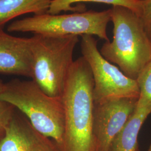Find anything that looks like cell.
<instances>
[{
	"mask_svg": "<svg viewBox=\"0 0 151 151\" xmlns=\"http://www.w3.org/2000/svg\"><path fill=\"white\" fill-rule=\"evenodd\" d=\"M93 90L91 70L82 56L71 65L62 96L65 114L62 151H94Z\"/></svg>",
	"mask_w": 151,
	"mask_h": 151,
	"instance_id": "obj_1",
	"label": "cell"
},
{
	"mask_svg": "<svg viewBox=\"0 0 151 151\" xmlns=\"http://www.w3.org/2000/svg\"><path fill=\"white\" fill-rule=\"evenodd\" d=\"M110 10L113 40L103 44L100 52L125 75L137 80L151 62V38L134 12L119 6H112Z\"/></svg>",
	"mask_w": 151,
	"mask_h": 151,
	"instance_id": "obj_2",
	"label": "cell"
},
{
	"mask_svg": "<svg viewBox=\"0 0 151 151\" xmlns=\"http://www.w3.org/2000/svg\"><path fill=\"white\" fill-rule=\"evenodd\" d=\"M0 99L19 110L36 129L54 140L62 151L65 114L62 96H49L32 80L15 79L4 83Z\"/></svg>",
	"mask_w": 151,
	"mask_h": 151,
	"instance_id": "obj_3",
	"label": "cell"
},
{
	"mask_svg": "<svg viewBox=\"0 0 151 151\" xmlns=\"http://www.w3.org/2000/svg\"><path fill=\"white\" fill-rule=\"evenodd\" d=\"M32 78L47 95L62 96L78 36L34 34L31 37Z\"/></svg>",
	"mask_w": 151,
	"mask_h": 151,
	"instance_id": "obj_4",
	"label": "cell"
},
{
	"mask_svg": "<svg viewBox=\"0 0 151 151\" xmlns=\"http://www.w3.org/2000/svg\"><path fill=\"white\" fill-rule=\"evenodd\" d=\"M110 21V9L62 15L45 13L12 22L7 30L9 32H32L53 37L88 35L107 42L109 41L107 27Z\"/></svg>",
	"mask_w": 151,
	"mask_h": 151,
	"instance_id": "obj_5",
	"label": "cell"
},
{
	"mask_svg": "<svg viewBox=\"0 0 151 151\" xmlns=\"http://www.w3.org/2000/svg\"><path fill=\"white\" fill-rule=\"evenodd\" d=\"M80 45L82 57L91 70L94 103L114 98H139L137 80L125 75L119 67L103 57L97 48V40L93 36H81Z\"/></svg>",
	"mask_w": 151,
	"mask_h": 151,
	"instance_id": "obj_6",
	"label": "cell"
},
{
	"mask_svg": "<svg viewBox=\"0 0 151 151\" xmlns=\"http://www.w3.org/2000/svg\"><path fill=\"white\" fill-rule=\"evenodd\" d=\"M138 99L114 98L94 103L92 123L94 151H109L114 138L134 112Z\"/></svg>",
	"mask_w": 151,
	"mask_h": 151,
	"instance_id": "obj_7",
	"label": "cell"
},
{
	"mask_svg": "<svg viewBox=\"0 0 151 151\" xmlns=\"http://www.w3.org/2000/svg\"><path fill=\"white\" fill-rule=\"evenodd\" d=\"M0 151H62L54 140L36 129L15 110L0 140Z\"/></svg>",
	"mask_w": 151,
	"mask_h": 151,
	"instance_id": "obj_8",
	"label": "cell"
},
{
	"mask_svg": "<svg viewBox=\"0 0 151 151\" xmlns=\"http://www.w3.org/2000/svg\"><path fill=\"white\" fill-rule=\"evenodd\" d=\"M0 27V73L32 77L31 38L17 37Z\"/></svg>",
	"mask_w": 151,
	"mask_h": 151,
	"instance_id": "obj_9",
	"label": "cell"
},
{
	"mask_svg": "<svg viewBox=\"0 0 151 151\" xmlns=\"http://www.w3.org/2000/svg\"><path fill=\"white\" fill-rule=\"evenodd\" d=\"M151 114V105L138 99L134 112L114 138L109 151H140L138 135L142 125Z\"/></svg>",
	"mask_w": 151,
	"mask_h": 151,
	"instance_id": "obj_10",
	"label": "cell"
},
{
	"mask_svg": "<svg viewBox=\"0 0 151 151\" xmlns=\"http://www.w3.org/2000/svg\"><path fill=\"white\" fill-rule=\"evenodd\" d=\"M52 0H0V27L27 14L48 13Z\"/></svg>",
	"mask_w": 151,
	"mask_h": 151,
	"instance_id": "obj_11",
	"label": "cell"
},
{
	"mask_svg": "<svg viewBox=\"0 0 151 151\" xmlns=\"http://www.w3.org/2000/svg\"><path fill=\"white\" fill-rule=\"evenodd\" d=\"M82 2H95L127 7L140 16L142 3L140 0H52L48 13L52 15L60 14L62 11L80 12L85 11V6L80 5Z\"/></svg>",
	"mask_w": 151,
	"mask_h": 151,
	"instance_id": "obj_12",
	"label": "cell"
},
{
	"mask_svg": "<svg viewBox=\"0 0 151 151\" xmlns=\"http://www.w3.org/2000/svg\"><path fill=\"white\" fill-rule=\"evenodd\" d=\"M136 80L139 89L138 99L151 106V62L140 72Z\"/></svg>",
	"mask_w": 151,
	"mask_h": 151,
	"instance_id": "obj_13",
	"label": "cell"
},
{
	"mask_svg": "<svg viewBox=\"0 0 151 151\" xmlns=\"http://www.w3.org/2000/svg\"><path fill=\"white\" fill-rule=\"evenodd\" d=\"M4 83L0 80V92L2 91ZM16 109L9 103L0 99V140L5 133L6 129Z\"/></svg>",
	"mask_w": 151,
	"mask_h": 151,
	"instance_id": "obj_14",
	"label": "cell"
},
{
	"mask_svg": "<svg viewBox=\"0 0 151 151\" xmlns=\"http://www.w3.org/2000/svg\"><path fill=\"white\" fill-rule=\"evenodd\" d=\"M140 18L148 36L151 38V0H142Z\"/></svg>",
	"mask_w": 151,
	"mask_h": 151,
	"instance_id": "obj_15",
	"label": "cell"
},
{
	"mask_svg": "<svg viewBox=\"0 0 151 151\" xmlns=\"http://www.w3.org/2000/svg\"><path fill=\"white\" fill-rule=\"evenodd\" d=\"M148 151H151V143L150 146L149 147V148H148Z\"/></svg>",
	"mask_w": 151,
	"mask_h": 151,
	"instance_id": "obj_16",
	"label": "cell"
},
{
	"mask_svg": "<svg viewBox=\"0 0 151 151\" xmlns=\"http://www.w3.org/2000/svg\"><path fill=\"white\" fill-rule=\"evenodd\" d=\"M140 1H142V0H140Z\"/></svg>",
	"mask_w": 151,
	"mask_h": 151,
	"instance_id": "obj_17",
	"label": "cell"
}]
</instances>
